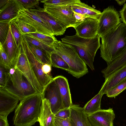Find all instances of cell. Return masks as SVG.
<instances>
[{
    "label": "cell",
    "mask_w": 126,
    "mask_h": 126,
    "mask_svg": "<svg viewBox=\"0 0 126 126\" xmlns=\"http://www.w3.org/2000/svg\"><path fill=\"white\" fill-rule=\"evenodd\" d=\"M100 38V56L108 64L120 55L126 47V25L122 22Z\"/></svg>",
    "instance_id": "obj_1"
},
{
    "label": "cell",
    "mask_w": 126,
    "mask_h": 126,
    "mask_svg": "<svg viewBox=\"0 0 126 126\" xmlns=\"http://www.w3.org/2000/svg\"><path fill=\"white\" fill-rule=\"evenodd\" d=\"M43 98L38 93L20 101L13 118L15 126H31L39 122Z\"/></svg>",
    "instance_id": "obj_2"
},
{
    "label": "cell",
    "mask_w": 126,
    "mask_h": 126,
    "mask_svg": "<svg viewBox=\"0 0 126 126\" xmlns=\"http://www.w3.org/2000/svg\"><path fill=\"white\" fill-rule=\"evenodd\" d=\"M100 38L98 35L94 38H86L76 34L73 36H65L61 39V41L73 47L80 57L93 71L94 69L93 65L94 58L101 46Z\"/></svg>",
    "instance_id": "obj_3"
},
{
    "label": "cell",
    "mask_w": 126,
    "mask_h": 126,
    "mask_svg": "<svg viewBox=\"0 0 126 126\" xmlns=\"http://www.w3.org/2000/svg\"><path fill=\"white\" fill-rule=\"evenodd\" d=\"M50 46L68 65L69 70L68 73L72 76L79 78L88 73L86 64L73 47L58 40Z\"/></svg>",
    "instance_id": "obj_4"
},
{
    "label": "cell",
    "mask_w": 126,
    "mask_h": 126,
    "mask_svg": "<svg viewBox=\"0 0 126 126\" xmlns=\"http://www.w3.org/2000/svg\"><path fill=\"white\" fill-rule=\"evenodd\" d=\"M15 68L14 72L9 74L5 84L1 87L18 98L20 101L39 93L27 78Z\"/></svg>",
    "instance_id": "obj_5"
},
{
    "label": "cell",
    "mask_w": 126,
    "mask_h": 126,
    "mask_svg": "<svg viewBox=\"0 0 126 126\" xmlns=\"http://www.w3.org/2000/svg\"><path fill=\"white\" fill-rule=\"evenodd\" d=\"M71 5L57 6L44 4V7L47 12L60 21L67 28H74L81 22L75 18Z\"/></svg>",
    "instance_id": "obj_6"
},
{
    "label": "cell",
    "mask_w": 126,
    "mask_h": 126,
    "mask_svg": "<svg viewBox=\"0 0 126 126\" xmlns=\"http://www.w3.org/2000/svg\"><path fill=\"white\" fill-rule=\"evenodd\" d=\"M18 48V56L15 67L27 78L39 93L42 94L44 88L39 82L33 71L22 45V41Z\"/></svg>",
    "instance_id": "obj_7"
},
{
    "label": "cell",
    "mask_w": 126,
    "mask_h": 126,
    "mask_svg": "<svg viewBox=\"0 0 126 126\" xmlns=\"http://www.w3.org/2000/svg\"><path fill=\"white\" fill-rule=\"evenodd\" d=\"M120 16L112 6L104 9L98 19L97 35L100 38L121 23Z\"/></svg>",
    "instance_id": "obj_8"
},
{
    "label": "cell",
    "mask_w": 126,
    "mask_h": 126,
    "mask_svg": "<svg viewBox=\"0 0 126 126\" xmlns=\"http://www.w3.org/2000/svg\"><path fill=\"white\" fill-rule=\"evenodd\" d=\"M28 24L33 27L37 32L49 35H54L51 28L40 17L30 10L24 9L13 19Z\"/></svg>",
    "instance_id": "obj_9"
},
{
    "label": "cell",
    "mask_w": 126,
    "mask_h": 126,
    "mask_svg": "<svg viewBox=\"0 0 126 126\" xmlns=\"http://www.w3.org/2000/svg\"><path fill=\"white\" fill-rule=\"evenodd\" d=\"M22 43L34 74L44 89L53 78L51 75L44 73L42 69L43 64L35 57L31 51L26 41L23 36Z\"/></svg>",
    "instance_id": "obj_10"
},
{
    "label": "cell",
    "mask_w": 126,
    "mask_h": 126,
    "mask_svg": "<svg viewBox=\"0 0 126 126\" xmlns=\"http://www.w3.org/2000/svg\"><path fill=\"white\" fill-rule=\"evenodd\" d=\"M42 94L43 98L49 101L54 114L64 108L59 87L53 78L44 89Z\"/></svg>",
    "instance_id": "obj_11"
},
{
    "label": "cell",
    "mask_w": 126,
    "mask_h": 126,
    "mask_svg": "<svg viewBox=\"0 0 126 126\" xmlns=\"http://www.w3.org/2000/svg\"><path fill=\"white\" fill-rule=\"evenodd\" d=\"M44 20L52 30L54 35H61L65 32L67 27L60 21L47 12L44 8L39 7L30 10Z\"/></svg>",
    "instance_id": "obj_12"
},
{
    "label": "cell",
    "mask_w": 126,
    "mask_h": 126,
    "mask_svg": "<svg viewBox=\"0 0 126 126\" xmlns=\"http://www.w3.org/2000/svg\"><path fill=\"white\" fill-rule=\"evenodd\" d=\"M87 115L92 126H113L115 115L112 108L101 109Z\"/></svg>",
    "instance_id": "obj_13"
},
{
    "label": "cell",
    "mask_w": 126,
    "mask_h": 126,
    "mask_svg": "<svg viewBox=\"0 0 126 126\" xmlns=\"http://www.w3.org/2000/svg\"><path fill=\"white\" fill-rule=\"evenodd\" d=\"M98 20L87 18L74 28L76 34L84 38H91L97 35Z\"/></svg>",
    "instance_id": "obj_14"
},
{
    "label": "cell",
    "mask_w": 126,
    "mask_h": 126,
    "mask_svg": "<svg viewBox=\"0 0 126 126\" xmlns=\"http://www.w3.org/2000/svg\"><path fill=\"white\" fill-rule=\"evenodd\" d=\"M19 101L18 98L0 87V115L7 116L16 109Z\"/></svg>",
    "instance_id": "obj_15"
},
{
    "label": "cell",
    "mask_w": 126,
    "mask_h": 126,
    "mask_svg": "<svg viewBox=\"0 0 126 126\" xmlns=\"http://www.w3.org/2000/svg\"><path fill=\"white\" fill-rule=\"evenodd\" d=\"M24 9L17 0H9L0 9V21L11 22L18 16L19 12Z\"/></svg>",
    "instance_id": "obj_16"
},
{
    "label": "cell",
    "mask_w": 126,
    "mask_h": 126,
    "mask_svg": "<svg viewBox=\"0 0 126 126\" xmlns=\"http://www.w3.org/2000/svg\"><path fill=\"white\" fill-rule=\"evenodd\" d=\"M126 78V64L113 72L105 79L99 92L103 94L116 86Z\"/></svg>",
    "instance_id": "obj_17"
},
{
    "label": "cell",
    "mask_w": 126,
    "mask_h": 126,
    "mask_svg": "<svg viewBox=\"0 0 126 126\" xmlns=\"http://www.w3.org/2000/svg\"><path fill=\"white\" fill-rule=\"evenodd\" d=\"M53 79L59 87L64 108H70L73 103L67 79L62 76H56Z\"/></svg>",
    "instance_id": "obj_18"
},
{
    "label": "cell",
    "mask_w": 126,
    "mask_h": 126,
    "mask_svg": "<svg viewBox=\"0 0 126 126\" xmlns=\"http://www.w3.org/2000/svg\"><path fill=\"white\" fill-rule=\"evenodd\" d=\"M70 108V119L73 126H92L83 108L79 105L73 104Z\"/></svg>",
    "instance_id": "obj_19"
},
{
    "label": "cell",
    "mask_w": 126,
    "mask_h": 126,
    "mask_svg": "<svg viewBox=\"0 0 126 126\" xmlns=\"http://www.w3.org/2000/svg\"><path fill=\"white\" fill-rule=\"evenodd\" d=\"M55 118L49 101L43 98L39 121L40 126H54Z\"/></svg>",
    "instance_id": "obj_20"
},
{
    "label": "cell",
    "mask_w": 126,
    "mask_h": 126,
    "mask_svg": "<svg viewBox=\"0 0 126 126\" xmlns=\"http://www.w3.org/2000/svg\"><path fill=\"white\" fill-rule=\"evenodd\" d=\"M5 52L15 67L18 55V48L13 38L10 26L8 34L4 44L2 45Z\"/></svg>",
    "instance_id": "obj_21"
},
{
    "label": "cell",
    "mask_w": 126,
    "mask_h": 126,
    "mask_svg": "<svg viewBox=\"0 0 126 126\" xmlns=\"http://www.w3.org/2000/svg\"><path fill=\"white\" fill-rule=\"evenodd\" d=\"M126 64V47L123 51L101 71L106 79L119 68Z\"/></svg>",
    "instance_id": "obj_22"
},
{
    "label": "cell",
    "mask_w": 126,
    "mask_h": 126,
    "mask_svg": "<svg viewBox=\"0 0 126 126\" xmlns=\"http://www.w3.org/2000/svg\"><path fill=\"white\" fill-rule=\"evenodd\" d=\"M27 42L31 51L35 57L42 64H47L52 66L51 54L31 43Z\"/></svg>",
    "instance_id": "obj_23"
},
{
    "label": "cell",
    "mask_w": 126,
    "mask_h": 126,
    "mask_svg": "<svg viewBox=\"0 0 126 126\" xmlns=\"http://www.w3.org/2000/svg\"><path fill=\"white\" fill-rule=\"evenodd\" d=\"M103 95L99 92L85 104L83 108L87 115L92 113L101 109V100Z\"/></svg>",
    "instance_id": "obj_24"
},
{
    "label": "cell",
    "mask_w": 126,
    "mask_h": 126,
    "mask_svg": "<svg viewBox=\"0 0 126 126\" xmlns=\"http://www.w3.org/2000/svg\"><path fill=\"white\" fill-rule=\"evenodd\" d=\"M76 4L87 18L98 20L101 13L100 11L81 2Z\"/></svg>",
    "instance_id": "obj_25"
},
{
    "label": "cell",
    "mask_w": 126,
    "mask_h": 126,
    "mask_svg": "<svg viewBox=\"0 0 126 126\" xmlns=\"http://www.w3.org/2000/svg\"><path fill=\"white\" fill-rule=\"evenodd\" d=\"M22 35L27 42L46 51L50 54L56 53L55 49L51 46H48L39 40L26 34H23Z\"/></svg>",
    "instance_id": "obj_26"
},
{
    "label": "cell",
    "mask_w": 126,
    "mask_h": 126,
    "mask_svg": "<svg viewBox=\"0 0 126 126\" xmlns=\"http://www.w3.org/2000/svg\"><path fill=\"white\" fill-rule=\"evenodd\" d=\"M52 66L62 69L69 72V67L65 61L60 55L56 53L51 55Z\"/></svg>",
    "instance_id": "obj_27"
},
{
    "label": "cell",
    "mask_w": 126,
    "mask_h": 126,
    "mask_svg": "<svg viewBox=\"0 0 126 126\" xmlns=\"http://www.w3.org/2000/svg\"><path fill=\"white\" fill-rule=\"evenodd\" d=\"M50 46L57 40L54 35H49L36 32L25 34Z\"/></svg>",
    "instance_id": "obj_28"
},
{
    "label": "cell",
    "mask_w": 126,
    "mask_h": 126,
    "mask_svg": "<svg viewBox=\"0 0 126 126\" xmlns=\"http://www.w3.org/2000/svg\"><path fill=\"white\" fill-rule=\"evenodd\" d=\"M126 89V78L115 87L108 91L106 95L109 97L115 98L121 92Z\"/></svg>",
    "instance_id": "obj_29"
},
{
    "label": "cell",
    "mask_w": 126,
    "mask_h": 126,
    "mask_svg": "<svg viewBox=\"0 0 126 126\" xmlns=\"http://www.w3.org/2000/svg\"><path fill=\"white\" fill-rule=\"evenodd\" d=\"M11 22L14 24L22 35L37 32L33 27L28 24L14 20Z\"/></svg>",
    "instance_id": "obj_30"
},
{
    "label": "cell",
    "mask_w": 126,
    "mask_h": 126,
    "mask_svg": "<svg viewBox=\"0 0 126 126\" xmlns=\"http://www.w3.org/2000/svg\"><path fill=\"white\" fill-rule=\"evenodd\" d=\"M44 4L57 6L72 5L81 2L79 0H40Z\"/></svg>",
    "instance_id": "obj_31"
},
{
    "label": "cell",
    "mask_w": 126,
    "mask_h": 126,
    "mask_svg": "<svg viewBox=\"0 0 126 126\" xmlns=\"http://www.w3.org/2000/svg\"><path fill=\"white\" fill-rule=\"evenodd\" d=\"M10 22L0 21V42L3 45L9 32Z\"/></svg>",
    "instance_id": "obj_32"
},
{
    "label": "cell",
    "mask_w": 126,
    "mask_h": 126,
    "mask_svg": "<svg viewBox=\"0 0 126 126\" xmlns=\"http://www.w3.org/2000/svg\"><path fill=\"white\" fill-rule=\"evenodd\" d=\"M10 27L13 38L17 46L18 47L21 42L23 37L22 34L12 22H11Z\"/></svg>",
    "instance_id": "obj_33"
},
{
    "label": "cell",
    "mask_w": 126,
    "mask_h": 126,
    "mask_svg": "<svg viewBox=\"0 0 126 126\" xmlns=\"http://www.w3.org/2000/svg\"><path fill=\"white\" fill-rule=\"evenodd\" d=\"M0 63L10 68L14 67L2 45L0 43Z\"/></svg>",
    "instance_id": "obj_34"
},
{
    "label": "cell",
    "mask_w": 126,
    "mask_h": 126,
    "mask_svg": "<svg viewBox=\"0 0 126 126\" xmlns=\"http://www.w3.org/2000/svg\"><path fill=\"white\" fill-rule=\"evenodd\" d=\"M10 68L0 63V87H3L6 81Z\"/></svg>",
    "instance_id": "obj_35"
},
{
    "label": "cell",
    "mask_w": 126,
    "mask_h": 126,
    "mask_svg": "<svg viewBox=\"0 0 126 126\" xmlns=\"http://www.w3.org/2000/svg\"><path fill=\"white\" fill-rule=\"evenodd\" d=\"M23 6L25 9L30 10L38 8L39 0H17Z\"/></svg>",
    "instance_id": "obj_36"
},
{
    "label": "cell",
    "mask_w": 126,
    "mask_h": 126,
    "mask_svg": "<svg viewBox=\"0 0 126 126\" xmlns=\"http://www.w3.org/2000/svg\"><path fill=\"white\" fill-rule=\"evenodd\" d=\"M54 115L55 117L63 119L69 118L71 115L70 107L61 109Z\"/></svg>",
    "instance_id": "obj_37"
},
{
    "label": "cell",
    "mask_w": 126,
    "mask_h": 126,
    "mask_svg": "<svg viewBox=\"0 0 126 126\" xmlns=\"http://www.w3.org/2000/svg\"><path fill=\"white\" fill-rule=\"evenodd\" d=\"M54 126H73L69 118L63 119L55 117Z\"/></svg>",
    "instance_id": "obj_38"
},
{
    "label": "cell",
    "mask_w": 126,
    "mask_h": 126,
    "mask_svg": "<svg viewBox=\"0 0 126 126\" xmlns=\"http://www.w3.org/2000/svg\"><path fill=\"white\" fill-rule=\"evenodd\" d=\"M120 13L122 21L126 25V3L124 5Z\"/></svg>",
    "instance_id": "obj_39"
},
{
    "label": "cell",
    "mask_w": 126,
    "mask_h": 126,
    "mask_svg": "<svg viewBox=\"0 0 126 126\" xmlns=\"http://www.w3.org/2000/svg\"><path fill=\"white\" fill-rule=\"evenodd\" d=\"M7 116L0 115V126H9Z\"/></svg>",
    "instance_id": "obj_40"
},
{
    "label": "cell",
    "mask_w": 126,
    "mask_h": 126,
    "mask_svg": "<svg viewBox=\"0 0 126 126\" xmlns=\"http://www.w3.org/2000/svg\"><path fill=\"white\" fill-rule=\"evenodd\" d=\"M42 69L44 73L49 74L51 70V66L47 64H43L42 66Z\"/></svg>",
    "instance_id": "obj_41"
},
{
    "label": "cell",
    "mask_w": 126,
    "mask_h": 126,
    "mask_svg": "<svg viewBox=\"0 0 126 126\" xmlns=\"http://www.w3.org/2000/svg\"><path fill=\"white\" fill-rule=\"evenodd\" d=\"M72 9L73 11L77 13L80 14L84 16L87 18L83 13L82 11L80 9L76 4L71 5Z\"/></svg>",
    "instance_id": "obj_42"
},
{
    "label": "cell",
    "mask_w": 126,
    "mask_h": 126,
    "mask_svg": "<svg viewBox=\"0 0 126 126\" xmlns=\"http://www.w3.org/2000/svg\"><path fill=\"white\" fill-rule=\"evenodd\" d=\"M74 12L76 19L80 22H81L83 21L86 18H87L80 14L77 13L74 11Z\"/></svg>",
    "instance_id": "obj_43"
},
{
    "label": "cell",
    "mask_w": 126,
    "mask_h": 126,
    "mask_svg": "<svg viewBox=\"0 0 126 126\" xmlns=\"http://www.w3.org/2000/svg\"><path fill=\"white\" fill-rule=\"evenodd\" d=\"M9 0H0V9L5 6Z\"/></svg>",
    "instance_id": "obj_44"
},
{
    "label": "cell",
    "mask_w": 126,
    "mask_h": 126,
    "mask_svg": "<svg viewBox=\"0 0 126 126\" xmlns=\"http://www.w3.org/2000/svg\"><path fill=\"white\" fill-rule=\"evenodd\" d=\"M115 1H116L118 4L120 5H123V4L126 1V0H115Z\"/></svg>",
    "instance_id": "obj_45"
}]
</instances>
